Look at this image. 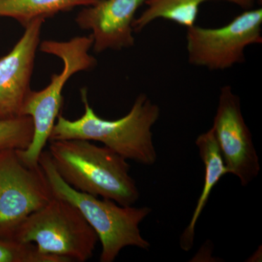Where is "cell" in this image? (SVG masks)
I'll use <instances>...</instances> for the list:
<instances>
[{
    "mask_svg": "<svg viewBox=\"0 0 262 262\" xmlns=\"http://www.w3.org/2000/svg\"><path fill=\"white\" fill-rule=\"evenodd\" d=\"M98 0H0V17L17 20L24 27L37 18H48Z\"/></svg>",
    "mask_w": 262,
    "mask_h": 262,
    "instance_id": "obj_13",
    "label": "cell"
},
{
    "mask_svg": "<svg viewBox=\"0 0 262 262\" xmlns=\"http://www.w3.org/2000/svg\"><path fill=\"white\" fill-rule=\"evenodd\" d=\"M49 143L53 165L70 187L122 206H134L139 201L140 192L129 174L130 165L120 155L84 139Z\"/></svg>",
    "mask_w": 262,
    "mask_h": 262,
    "instance_id": "obj_2",
    "label": "cell"
},
{
    "mask_svg": "<svg viewBox=\"0 0 262 262\" xmlns=\"http://www.w3.org/2000/svg\"><path fill=\"white\" fill-rule=\"evenodd\" d=\"M146 0H98L84 7L76 23L91 31L92 48L99 53L108 50L121 51L135 44L133 23L137 10Z\"/></svg>",
    "mask_w": 262,
    "mask_h": 262,
    "instance_id": "obj_10",
    "label": "cell"
},
{
    "mask_svg": "<svg viewBox=\"0 0 262 262\" xmlns=\"http://www.w3.org/2000/svg\"><path fill=\"white\" fill-rule=\"evenodd\" d=\"M188 61L209 70H225L245 61L248 46L262 42V9L250 8L218 28L187 29Z\"/></svg>",
    "mask_w": 262,
    "mask_h": 262,
    "instance_id": "obj_6",
    "label": "cell"
},
{
    "mask_svg": "<svg viewBox=\"0 0 262 262\" xmlns=\"http://www.w3.org/2000/svg\"><path fill=\"white\" fill-rule=\"evenodd\" d=\"M34 125L29 116L0 120V152L5 150H24L32 142Z\"/></svg>",
    "mask_w": 262,
    "mask_h": 262,
    "instance_id": "obj_14",
    "label": "cell"
},
{
    "mask_svg": "<svg viewBox=\"0 0 262 262\" xmlns=\"http://www.w3.org/2000/svg\"><path fill=\"white\" fill-rule=\"evenodd\" d=\"M211 1L227 2L246 10L253 8L255 4V0H146V8L134 19L133 29L134 32H140L158 19L189 28L196 25L201 5Z\"/></svg>",
    "mask_w": 262,
    "mask_h": 262,
    "instance_id": "obj_12",
    "label": "cell"
},
{
    "mask_svg": "<svg viewBox=\"0 0 262 262\" xmlns=\"http://www.w3.org/2000/svg\"><path fill=\"white\" fill-rule=\"evenodd\" d=\"M39 164L53 196L77 207L97 234L102 246L100 261L113 262L127 246L149 249L151 245L141 235L139 225L151 213V208L117 206L111 200L76 190L60 177L48 151H42Z\"/></svg>",
    "mask_w": 262,
    "mask_h": 262,
    "instance_id": "obj_3",
    "label": "cell"
},
{
    "mask_svg": "<svg viewBox=\"0 0 262 262\" xmlns=\"http://www.w3.org/2000/svg\"><path fill=\"white\" fill-rule=\"evenodd\" d=\"M13 239L68 262H84L92 258L98 237L77 207L53 196L22 222Z\"/></svg>",
    "mask_w": 262,
    "mask_h": 262,
    "instance_id": "obj_5",
    "label": "cell"
},
{
    "mask_svg": "<svg viewBox=\"0 0 262 262\" xmlns=\"http://www.w3.org/2000/svg\"><path fill=\"white\" fill-rule=\"evenodd\" d=\"M53 198L40 166H27L16 150L0 152V236L13 239L22 222Z\"/></svg>",
    "mask_w": 262,
    "mask_h": 262,
    "instance_id": "obj_7",
    "label": "cell"
},
{
    "mask_svg": "<svg viewBox=\"0 0 262 262\" xmlns=\"http://www.w3.org/2000/svg\"><path fill=\"white\" fill-rule=\"evenodd\" d=\"M195 144L205 165L204 184L190 222L181 235L180 246L184 251H190L193 247L196 222L208 203L212 190L221 179L228 173L212 128L198 136Z\"/></svg>",
    "mask_w": 262,
    "mask_h": 262,
    "instance_id": "obj_11",
    "label": "cell"
},
{
    "mask_svg": "<svg viewBox=\"0 0 262 262\" xmlns=\"http://www.w3.org/2000/svg\"><path fill=\"white\" fill-rule=\"evenodd\" d=\"M45 18L32 20L6 56L0 58V120L21 116L30 84Z\"/></svg>",
    "mask_w": 262,
    "mask_h": 262,
    "instance_id": "obj_9",
    "label": "cell"
},
{
    "mask_svg": "<svg viewBox=\"0 0 262 262\" xmlns=\"http://www.w3.org/2000/svg\"><path fill=\"white\" fill-rule=\"evenodd\" d=\"M212 130L228 173L238 178L243 187L252 182L261 170L252 134L245 121L241 99L232 87L220 90Z\"/></svg>",
    "mask_w": 262,
    "mask_h": 262,
    "instance_id": "obj_8",
    "label": "cell"
},
{
    "mask_svg": "<svg viewBox=\"0 0 262 262\" xmlns=\"http://www.w3.org/2000/svg\"><path fill=\"white\" fill-rule=\"evenodd\" d=\"M0 262H68L65 258L39 252L36 245L0 236Z\"/></svg>",
    "mask_w": 262,
    "mask_h": 262,
    "instance_id": "obj_15",
    "label": "cell"
},
{
    "mask_svg": "<svg viewBox=\"0 0 262 262\" xmlns=\"http://www.w3.org/2000/svg\"><path fill=\"white\" fill-rule=\"evenodd\" d=\"M84 113L70 120L58 115L50 141L84 139L99 141L126 160L154 165L158 159L151 128L159 120L160 108L145 94L136 97L125 116L110 120L98 116L90 105L88 90H80Z\"/></svg>",
    "mask_w": 262,
    "mask_h": 262,
    "instance_id": "obj_1",
    "label": "cell"
},
{
    "mask_svg": "<svg viewBox=\"0 0 262 262\" xmlns=\"http://www.w3.org/2000/svg\"><path fill=\"white\" fill-rule=\"evenodd\" d=\"M92 36H81L70 40H45L39 44L40 51L59 58L63 70L52 75L47 87L39 91H31L22 108L21 116L32 119L34 134L32 142L24 150H16L18 158L29 168L39 167V160L45 146L49 142L52 130L63 104V88L71 77L78 72L92 70L97 61L89 51L93 47Z\"/></svg>",
    "mask_w": 262,
    "mask_h": 262,
    "instance_id": "obj_4",
    "label": "cell"
}]
</instances>
